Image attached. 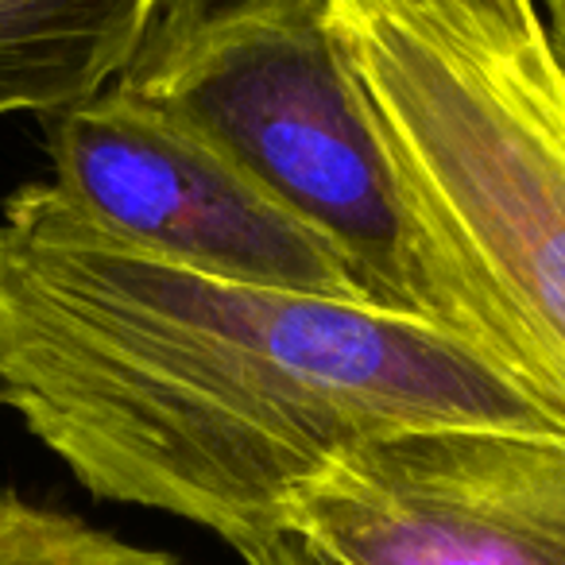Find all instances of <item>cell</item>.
<instances>
[{"label":"cell","mask_w":565,"mask_h":565,"mask_svg":"<svg viewBox=\"0 0 565 565\" xmlns=\"http://www.w3.org/2000/svg\"><path fill=\"white\" fill-rule=\"evenodd\" d=\"M163 0H0V117H47L120 78Z\"/></svg>","instance_id":"8992f818"},{"label":"cell","mask_w":565,"mask_h":565,"mask_svg":"<svg viewBox=\"0 0 565 565\" xmlns=\"http://www.w3.org/2000/svg\"><path fill=\"white\" fill-rule=\"evenodd\" d=\"M539 4V17L546 24V35H550V47H554L557 63L565 71V0H534Z\"/></svg>","instance_id":"9c48e42d"},{"label":"cell","mask_w":565,"mask_h":565,"mask_svg":"<svg viewBox=\"0 0 565 565\" xmlns=\"http://www.w3.org/2000/svg\"><path fill=\"white\" fill-rule=\"evenodd\" d=\"M326 4L426 236L565 415V71L539 9Z\"/></svg>","instance_id":"7a4b0ae2"},{"label":"cell","mask_w":565,"mask_h":565,"mask_svg":"<svg viewBox=\"0 0 565 565\" xmlns=\"http://www.w3.org/2000/svg\"><path fill=\"white\" fill-rule=\"evenodd\" d=\"M0 565H182L163 550L136 546L86 519L43 508L0 488Z\"/></svg>","instance_id":"52a82bcc"},{"label":"cell","mask_w":565,"mask_h":565,"mask_svg":"<svg viewBox=\"0 0 565 565\" xmlns=\"http://www.w3.org/2000/svg\"><path fill=\"white\" fill-rule=\"evenodd\" d=\"M477 4H488V9H500V12H511V17H523V12L539 9L534 0H477Z\"/></svg>","instance_id":"30bf717a"},{"label":"cell","mask_w":565,"mask_h":565,"mask_svg":"<svg viewBox=\"0 0 565 565\" xmlns=\"http://www.w3.org/2000/svg\"><path fill=\"white\" fill-rule=\"evenodd\" d=\"M282 526L349 565H565V434L364 441L291 495Z\"/></svg>","instance_id":"5b68a950"},{"label":"cell","mask_w":565,"mask_h":565,"mask_svg":"<svg viewBox=\"0 0 565 565\" xmlns=\"http://www.w3.org/2000/svg\"><path fill=\"white\" fill-rule=\"evenodd\" d=\"M40 120L51 186L132 248L217 279L369 302L349 264L315 228L210 140L120 86Z\"/></svg>","instance_id":"277c9868"},{"label":"cell","mask_w":565,"mask_h":565,"mask_svg":"<svg viewBox=\"0 0 565 565\" xmlns=\"http://www.w3.org/2000/svg\"><path fill=\"white\" fill-rule=\"evenodd\" d=\"M113 86L233 159L345 259L376 310L500 356L403 190L326 0H163Z\"/></svg>","instance_id":"3957f363"},{"label":"cell","mask_w":565,"mask_h":565,"mask_svg":"<svg viewBox=\"0 0 565 565\" xmlns=\"http://www.w3.org/2000/svg\"><path fill=\"white\" fill-rule=\"evenodd\" d=\"M0 407H4V392H0Z\"/></svg>","instance_id":"8fae6325"},{"label":"cell","mask_w":565,"mask_h":565,"mask_svg":"<svg viewBox=\"0 0 565 565\" xmlns=\"http://www.w3.org/2000/svg\"><path fill=\"white\" fill-rule=\"evenodd\" d=\"M0 392L82 488L228 546L282 526L291 495L364 441L565 434L546 395L461 333L159 259L51 182L0 205Z\"/></svg>","instance_id":"6da1fadb"},{"label":"cell","mask_w":565,"mask_h":565,"mask_svg":"<svg viewBox=\"0 0 565 565\" xmlns=\"http://www.w3.org/2000/svg\"><path fill=\"white\" fill-rule=\"evenodd\" d=\"M233 550L244 557V565H349L338 554L322 550L318 542H310L307 534L287 531V526L241 539Z\"/></svg>","instance_id":"ba28073f"}]
</instances>
